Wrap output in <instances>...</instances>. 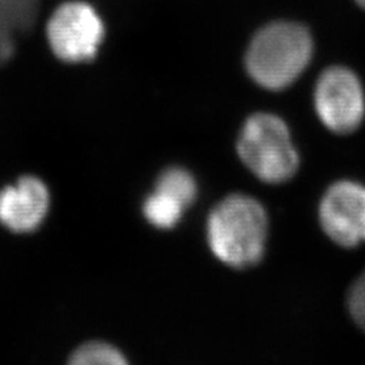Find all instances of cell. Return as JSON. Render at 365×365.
Masks as SVG:
<instances>
[{"instance_id": "obj_2", "label": "cell", "mask_w": 365, "mask_h": 365, "mask_svg": "<svg viewBox=\"0 0 365 365\" xmlns=\"http://www.w3.org/2000/svg\"><path fill=\"white\" fill-rule=\"evenodd\" d=\"M313 57V39L306 27L274 22L261 29L249 45L245 66L259 86L280 91L289 87Z\"/></svg>"}, {"instance_id": "obj_10", "label": "cell", "mask_w": 365, "mask_h": 365, "mask_svg": "<svg viewBox=\"0 0 365 365\" xmlns=\"http://www.w3.org/2000/svg\"><path fill=\"white\" fill-rule=\"evenodd\" d=\"M157 191L172 196L188 209L195 202L197 187L194 176L184 168L172 167L161 172L156 182Z\"/></svg>"}, {"instance_id": "obj_1", "label": "cell", "mask_w": 365, "mask_h": 365, "mask_svg": "<svg viewBox=\"0 0 365 365\" xmlns=\"http://www.w3.org/2000/svg\"><path fill=\"white\" fill-rule=\"evenodd\" d=\"M268 235V217L260 202L235 194L210 212L207 242L212 255L232 268H249L262 259Z\"/></svg>"}, {"instance_id": "obj_7", "label": "cell", "mask_w": 365, "mask_h": 365, "mask_svg": "<svg viewBox=\"0 0 365 365\" xmlns=\"http://www.w3.org/2000/svg\"><path fill=\"white\" fill-rule=\"evenodd\" d=\"M49 207V190L36 176H24L0 190V223L14 233H31L38 229Z\"/></svg>"}, {"instance_id": "obj_12", "label": "cell", "mask_w": 365, "mask_h": 365, "mask_svg": "<svg viewBox=\"0 0 365 365\" xmlns=\"http://www.w3.org/2000/svg\"><path fill=\"white\" fill-rule=\"evenodd\" d=\"M348 309L353 321L365 331V274L354 282L349 291Z\"/></svg>"}, {"instance_id": "obj_6", "label": "cell", "mask_w": 365, "mask_h": 365, "mask_svg": "<svg viewBox=\"0 0 365 365\" xmlns=\"http://www.w3.org/2000/svg\"><path fill=\"white\" fill-rule=\"evenodd\" d=\"M324 232L344 248L365 242V187L359 182H334L319 205Z\"/></svg>"}, {"instance_id": "obj_13", "label": "cell", "mask_w": 365, "mask_h": 365, "mask_svg": "<svg viewBox=\"0 0 365 365\" xmlns=\"http://www.w3.org/2000/svg\"><path fill=\"white\" fill-rule=\"evenodd\" d=\"M357 1V4L360 6V7H363L365 10V0H356Z\"/></svg>"}, {"instance_id": "obj_5", "label": "cell", "mask_w": 365, "mask_h": 365, "mask_svg": "<svg viewBox=\"0 0 365 365\" xmlns=\"http://www.w3.org/2000/svg\"><path fill=\"white\" fill-rule=\"evenodd\" d=\"M314 105L329 130L346 134L356 130L365 115V96L360 80L342 66L327 69L317 81Z\"/></svg>"}, {"instance_id": "obj_9", "label": "cell", "mask_w": 365, "mask_h": 365, "mask_svg": "<svg viewBox=\"0 0 365 365\" xmlns=\"http://www.w3.org/2000/svg\"><path fill=\"white\" fill-rule=\"evenodd\" d=\"M185 207L172 196L155 190L145 199L143 212L146 221L158 229H170L182 220Z\"/></svg>"}, {"instance_id": "obj_3", "label": "cell", "mask_w": 365, "mask_h": 365, "mask_svg": "<svg viewBox=\"0 0 365 365\" xmlns=\"http://www.w3.org/2000/svg\"><path fill=\"white\" fill-rule=\"evenodd\" d=\"M237 152L261 182H288L298 170L299 156L287 125L272 114H255L242 126Z\"/></svg>"}, {"instance_id": "obj_8", "label": "cell", "mask_w": 365, "mask_h": 365, "mask_svg": "<svg viewBox=\"0 0 365 365\" xmlns=\"http://www.w3.org/2000/svg\"><path fill=\"white\" fill-rule=\"evenodd\" d=\"M41 0H0V43H14L37 21Z\"/></svg>"}, {"instance_id": "obj_4", "label": "cell", "mask_w": 365, "mask_h": 365, "mask_svg": "<svg viewBox=\"0 0 365 365\" xmlns=\"http://www.w3.org/2000/svg\"><path fill=\"white\" fill-rule=\"evenodd\" d=\"M52 52L64 63L91 61L105 39V25L96 10L84 1L58 6L46 25Z\"/></svg>"}, {"instance_id": "obj_11", "label": "cell", "mask_w": 365, "mask_h": 365, "mask_svg": "<svg viewBox=\"0 0 365 365\" xmlns=\"http://www.w3.org/2000/svg\"><path fill=\"white\" fill-rule=\"evenodd\" d=\"M71 364L75 365H122L128 360L115 346L106 342H87L72 353Z\"/></svg>"}]
</instances>
